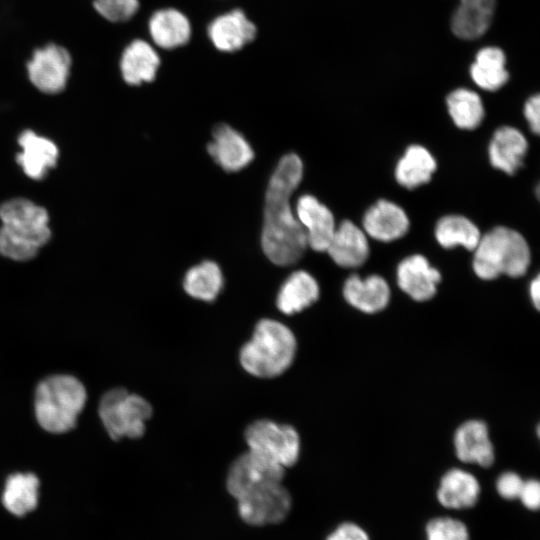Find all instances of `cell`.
Instances as JSON below:
<instances>
[{
  "mask_svg": "<svg viewBox=\"0 0 540 540\" xmlns=\"http://www.w3.org/2000/svg\"><path fill=\"white\" fill-rule=\"evenodd\" d=\"M296 339L284 324L263 319L255 327L253 336L241 349L242 367L251 375L270 378L282 374L293 362Z\"/></svg>",
  "mask_w": 540,
  "mask_h": 540,
  "instance_id": "5",
  "label": "cell"
},
{
  "mask_svg": "<svg viewBox=\"0 0 540 540\" xmlns=\"http://www.w3.org/2000/svg\"><path fill=\"white\" fill-rule=\"evenodd\" d=\"M72 67L70 51L56 42L36 47L25 63L29 83L40 93L49 96L59 95L67 89Z\"/></svg>",
  "mask_w": 540,
  "mask_h": 540,
  "instance_id": "7",
  "label": "cell"
},
{
  "mask_svg": "<svg viewBox=\"0 0 540 540\" xmlns=\"http://www.w3.org/2000/svg\"><path fill=\"white\" fill-rule=\"evenodd\" d=\"M480 495L477 478L460 468L447 471L441 478L437 490L440 504L450 509H465L476 504Z\"/></svg>",
  "mask_w": 540,
  "mask_h": 540,
  "instance_id": "22",
  "label": "cell"
},
{
  "mask_svg": "<svg viewBox=\"0 0 540 540\" xmlns=\"http://www.w3.org/2000/svg\"><path fill=\"white\" fill-rule=\"evenodd\" d=\"M207 32L215 48L234 52L253 41L257 29L241 9H234L216 17Z\"/></svg>",
  "mask_w": 540,
  "mask_h": 540,
  "instance_id": "18",
  "label": "cell"
},
{
  "mask_svg": "<svg viewBox=\"0 0 540 540\" xmlns=\"http://www.w3.org/2000/svg\"><path fill=\"white\" fill-rule=\"evenodd\" d=\"M222 285V272L212 261H204L189 269L183 281L187 294L203 301H213L220 293Z\"/></svg>",
  "mask_w": 540,
  "mask_h": 540,
  "instance_id": "30",
  "label": "cell"
},
{
  "mask_svg": "<svg viewBox=\"0 0 540 540\" xmlns=\"http://www.w3.org/2000/svg\"><path fill=\"white\" fill-rule=\"evenodd\" d=\"M249 450L282 466L294 465L300 453V438L290 425L262 419L251 423L245 431Z\"/></svg>",
  "mask_w": 540,
  "mask_h": 540,
  "instance_id": "8",
  "label": "cell"
},
{
  "mask_svg": "<svg viewBox=\"0 0 540 540\" xmlns=\"http://www.w3.org/2000/svg\"><path fill=\"white\" fill-rule=\"evenodd\" d=\"M297 219L302 225L307 246L314 251H326L336 229L332 212L312 195H302L296 205Z\"/></svg>",
  "mask_w": 540,
  "mask_h": 540,
  "instance_id": "13",
  "label": "cell"
},
{
  "mask_svg": "<svg viewBox=\"0 0 540 540\" xmlns=\"http://www.w3.org/2000/svg\"><path fill=\"white\" fill-rule=\"evenodd\" d=\"M160 66V57L154 47L144 39L136 38L121 50L118 58L119 73L130 86L152 82Z\"/></svg>",
  "mask_w": 540,
  "mask_h": 540,
  "instance_id": "14",
  "label": "cell"
},
{
  "mask_svg": "<svg viewBox=\"0 0 540 540\" xmlns=\"http://www.w3.org/2000/svg\"><path fill=\"white\" fill-rule=\"evenodd\" d=\"M427 540H469L467 527L449 517L432 519L426 526Z\"/></svg>",
  "mask_w": 540,
  "mask_h": 540,
  "instance_id": "33",
  "label": "cell"
},
{
  "mask_svg": "<svg viewBox=\"0 0 540 540\" xmlns=\"http://www.w3.org/2000/svg\"><path fill=\"white\" fill-rule=\"evenodd\" d=\"M435 238L444 248L462 246L474 250L481 238L478 227L462 215H446L435 226Z\"/></svg>",
  "mask_w": 540,
  "mask_h": 540,
  "instance_id": "29",
  "label": "cell"
},
{
  "mask_svg": "<svg viewBox=\"0 0 540 540\" xmlns=\"http://www.w3.org/2000/svg\"><path fill=\"white\" fill-rule=\"evenodd\" d=\"M98 412L108 435L119 440L141 437L146 421L152 415V407L143 397L124 388H114L101 397Z\"/></svg>",
  "mask_w": 540,
  "mask_h": 540,
  "instance_id": "6",
  "label": "cell"
},
{
  "mask_svg": "<svg viewBox=\"0 0 540 540\" xmlns=\"http://www.w3.org/2000/svg\"><path fill=\"white\" fill-rule=\"evenodd\" d=\"M495 8V0H460L453 13L451 29L462 39H475L488 29Z\"/></svg>",
  "mask_w": 540,
  "mask_h": 540,
  "instance_id": "24",
  "label": "cell"
},
{
  "mask_svg": "<svg viewBox=\"0 0 540 540\" xmlns=\"http://www.w3.org/2000/svg\"><path fill=\"white\" fill-rule=\"evenodd\" d=\"M366 235L381 242H391L403 237L410 222L406 212L396 203L381 199L370 206L363 216Z\"/></svg>",
  "mask_w": 540,
  "mask_h": 540,
  "instance_id": "15",
  "label": "cell"
},
{
  "mask_svg": "<svg viewBox=\"0 0 540 540\" xmlns=\"http://www.w3.org/2000/svg\"><path fill=\"white\" fill-rule=\"evenodd\" d=\"M473 81L482 89L495 91L508 80L505 69V55L501 49L486 47L481 49L470 68Z\"/></svg>",
  "mask_w": 540,
  "mask_h": 540,
  "instance_id": "28",
  "label": "cell"
},
{
  "mask_svg": "<svg viewBox=\"0 0 540 540\" xmlns=\"http://www.w3.org/2000/svg\"><path fill=\"white\" fill-rule=\"evenodd\" d=\"M148 31L156 46L174 49L189 41L191 25L182 12L174 8H166L157 10L151 15Z\"/></svg>",
  "mask_w": 540,
  "mask_h": 540,
  "instance_id": "21",
  "label": "cell"
},
{
  "mask_svg": "<svg viewBox=\"0 0 540 540\" xmlns=\"http://www.w3.org/2000/svg\"><path fill=\"white\" fill-rule=\"evenodd\" d=\"M529 296L533 306L539 310L540 304V277L536 275L529 285Z\"/></svg>",
  "mask_w": 540,
  "mask_h": 540,
  "instance_id": "38",
  "label": "cell"
},
{
  "mask_svg": "<svg viewBox=\"0 0 540 540\" xmlns=\"http://www.w3.org/2000/svg\"><path fill=\"white\" fill-rule=\"evenodd\" d=\"M326 252L338 266L357 268L369 257L367 235L352 221L344 220L336 227Z\"/></svg>",
  "mask_w": 540,
  "mask_h": 540,
  "instance_id": "19",
  "label": "cell"
},
{
  "mask_svg": "<svg viewBox=\"0 0 540 540\" xmlns=\"http://www.w3.org/2000/svg\"><path fill=\"white\" fill-rule=\"evenodd\" d=\"M284 474L282 466L249 450L231 465L227 476V490L237 499L259 487L280 483Z\"/></svg>",
  "mask_w": 540,
  "mask_h": 540,
  "instance_id": "10",
  "label": "cell"
},
{
  "mask_svg": "<svg viewBox=\"0 0 540 540\" xmlns=\"http://www.w3.org/2000/svg\"><path fill=\"white\" fill-rule=\"evenodd\" d=\"M319 297V286L315 278L306 271H295L282 285L277 306L285 314L300 312L313 304Z\"/></svg>",
  "mask_w": 540,
  "mask_h": 540,
  "instance_id": "27",
  "label": "cell"
},
{
  "mask_svg": "<svg viewBox=\"0 0 540 540\" xmlns=\"http://www.w3.org/2000/svg\"><path fill=\"white\" fill-rule=\"evenodd\" d=\"M436 160L424 146L413 144L406 148L395 167L399 185L414 189L428 183L436 170Z\"/></svg>",
  "mask_w": 540,
  "mask_h": 540,
  "instance_id": "25",
  "label": "cell"
},
{
  "mask_svg": "<svg viewBox=\"0 0 540 540\" xmlns=\"http://www.w3.org/2000/svg\"><path fill=\"white\" fill-rule=\"evenodd\" d=\"M40 482L33 473H13L5 481L2 504L11 514L22 517L38 504Z\"/></svg>",
  "mask_w": 540,
  "mask_h": 540,
  "instance_id": "26",
  "label": "cell"
},
{
  "mask_svg": "<svg viewBox=\"0 0 540 540\" xmlns=\"http://www.w3.org/2000/svg\"><path fill=\"white\" fill-rule=\"evenodd\" d=\"M0 253L12 260L27 261L50 239L46 210L30 200L16 198L0 207Z\"/></svg>",
  "mask_w": 540,
  "mask_h": 540,
  "instance_id": "2",
  "label": "cell"
},
{
  "mask_svg": "<svg viewBox=\"0 0 540 540\" xmlns=\"http://www.w3.org/2000/svg\"><path fill=\"white\" fill-rule=\"evenodd\" d=\"M94 11L111 24L130 21L140 9V0H92Z\"/></svg>",
  "mask_w": 540,
  "mask_h": 540,
  "instance_id": "32",
  "label": "cell"
},
{
  "mask_svg": "<svg viewBox=\"0 0 540 540\" xmlns=\"http://www.w3.org/2000/svg\"><path fill=\"white\" fill-rule=\"evenodd\" d=\"M87 393L83 383L71 375H52L37 386L34 410L38 424L50 433L61 434L76 426Z\"/></svg>",
  "mask_w": 540,
  "mask_h": 540,
  "instance_id": "4",
  "label": "cell"
},
{
  "mask_svg": "<svg viewBox=\"0 0 540 540\" xmlns=\"http://www.w3.org/2000/svg\"><path fill=\"white\" fill-rule=\"evenodd\" d=\"M473 251V271L482 280H494L501 275L521 277L531 262L526 239L505 226L494 227L481 236Z\"/></svg>",
  "mask_w": 540,
  "mask_h": 540,
  "instance_id": "3",
  "label": "cell"
},
{
  "mask_svg": "<svg viewBox=\"0 0 540 540\" xmlns=\"http://www.w3.org/2000/svg\"><path fill=\"white\" fill-rule=\"evenodd\" d=\"M518 498L529 510H537L540 506V484L535 479L523 481Z\"/></svg>",
  "mask_w": 540,
  "mask_h": 540,
  "instance_id": "35",
  "label": "cell"
},
{
  "mask_svg": "<svg viewBox=\"0 0 540 540\" xmlns=\"http://www.w3.org/2000/svg\"><path fill=\"white\" fill-rule=\"evenodd\" d=\"M208 153L227 172H236L246 167L254 157V152L246 139L226 124H219L213 130V140L208 143Z\"/></svg>",
  "mask_w": 540,
  "mask_h": 540,
  "instance_id": "16",
  "label": "cell"
},
{
  "mask_svg": "<svg viewBox=\"0 0 540 540\" xmlns=\"http://www.w3.org/2000/svg\"><path fill=\"white\" fill-rule=\"evenodd\" d=\"M343 297L356 310L365 314L383 311L389 304L391 290L387 281L380 275L361 278L351 275L343 285Z\"/></svg>",
  "mask_w": 540,
  "mask_h": 540,
  "instance_id": "17",
  "label": "cell"
},
{
  "mask_svg": "<svg viewBox=\"0 0 540 540\" xmlns=\"http://www.w3.org/2000/svg\"><path fill=\"white\" fill-rule=\"evenodd\" d=\"M327 540H369L367 533L354 523L341 524Z\"/></svg>",
  "mask_w": 540,
  "mask_h": 540,
  "instance_id": "36",
  "label": "cell"
},
{
  "mask_svg": "<svg viewBox=\"0 0 540 540\" xmlns=\"http://www.w3.org/2000/svg\"><path fill=\"white\" fill-rule=\"evenodd\" d=\"M446 103L450 117L460 129H475L484 118L483 103L474 91L456 89L447 96Z\"/></svg>",
  "mask_w": 540,
  "mask_h": 540,
  "instance_id": "31",
  "label": "cell"
},
{
  "mask_svg": "<svg viewBox=\"0 0 540 540\" xmlns=\"http://www.w3.org/2000/svg\"><path fill=\"white\" fill-rule=\"evenodd\" d=\"M528 150L525 136L514 127L498 128L489 143L488 156L491 165L513 175L522 165Z\"/></svg>",
  "mask_w": 540,
  "mask_h": 540,
  "instance_id": "20",
  "label": "cell"
},
{
  "mask_svg": "<svg viewBox=\"0 0 540 540\" xmlns=\"http://www.w3.org/2000/svg\"><path fill=\"white\" fill-rule=\"evenodd\" d=\"M303 175V164L296 154L281 158L272 174L265 197L262 248L276 265L297 262L307 248L305 231L290 207V197Z\"/></svg>",
  "mask_w": 540,
  "mask_h": 540,
  "instance_id": "1",
  "label": "cell"
},
{
  "mask_svg": "<svg viewBox=\"0 0 540 540\" xmlns=\"http://www.w3.org/2000/svg\"><path fill=\"white\" fill-rule=\"evenodd\" d=\"M396 279L399 288L411 299L425 302L436 295L441 273L426 257L415 254L398 264Z\"/></svg>",
  "mask_w": 540,
  "mask_h": 540,
  "instance_id": "11",
  "label": "cell"
},
{
  "mask_svg": "<svg viewBox=\"0 0 540 540\" xmlns=\"http://www.w3.org/2000/svg\"><path fill=\"white\" fill-rule=\"evenodd\" d=\"M22 152L17 161L30 178L42 179L48 169L55 166L58 158L56 145L32 131H25L19 137Z\"/></svg>",
  "mask_w": 540,
  "mask_h": 540,
  "instance_id": "23",
  "label": "cell"
},
{
  "mask_svg": "<svg viewBox=\"0 0 540 540\" xmlns=\"http://www.w3.org/2000/svg\"><path fill=\"white\" fill-rule=\"evenodd\" d=\"M523 481L517 473L505 472L498 477L496 490L505 499H516L519 496Z\"/></svg>",
  "mask_w": 540,
  "mask_h": 540,
  "instance_id": "34",
  "label": "cell"
},
{
  "mask_svg": "<svg viewBox=\"0 0 540 540\" xmlns=\"http://www.w3.org/2000/svg\"><path fill=\"white\" fill-rule=\"evenodd\" d=\"M540 96H531L524 105V116L532 132L536 135L540 131Z\"/></svg>",
  "mask_w": 540,
  "mask_h": 540,
  "instance_id": "37",
  "label": "cell"
},
{
  "mask_svg": "<svg viewBox=\"0 0 540 540\" xmlns=\"http://www.w3.org/2000/svg\"><path fill=\"white\" fill-rule=\"evenodd\" d=\"M236 500L241 518L251 525L281 522L291 508L290 494L281 482L259 487Z\"/></svg>",
  "mask_w": 540,
  "mask_h": 540,
  "instance_id": "9",
  "label": "cell"
},
{
  "mask_svg": "<svg viewBox=\"0 0 540 540\" xmlns=\"http://www.w3.org/2000/svg\"><path fill=\"white\" fill-rule=\"evenodd\" d=\"M453 445L457 458L464 463L489 467L494 463L495 451L487 424L471 419L455 431Z\"/></svg>",
  "mask_w": 540,
  "mask_h": 540,
  "instance_id": "12",
  "label": "cell"
}]
</instances>
